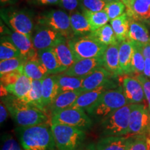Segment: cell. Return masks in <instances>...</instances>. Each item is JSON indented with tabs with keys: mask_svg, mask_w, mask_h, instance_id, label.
I'll return each mask as SVG.
<instances>
[{
	"mask_svg": "<svg viewBox=\"0 0 150 150\" xmlns=\"http://www.w3.org/2000/svg\"><path fill=\"white\" fill-rule=\"evenodd\" d=\"M130 18V17H129ZM129 40L138 44L145 45L150 42L149 31L145 24L139 20L130 18L129 30Z\"/></svg>",
	"mask_w": 150,
	"mask_h": 150,
	"instance_id": "obj_23",
	"label": "cell"
},
{
	"mask_svg": "<svg viewBox=\"0 0 150 150\" xmlns=\"http://www.w3.org/2000/svg\"><path fill=\"white\" fill-rule=\"evenodd\" d=\"M142 52L145 58L150 59V42L146 43L145 45H142Z\"/></svg>",
	"mask_w": 150,
	"mask_h": 150,
	"instance_id": "obj_45",
	"label": "cell"
},
{
	"mask_svg": "<svg viewBox=\"0 0 150 150\" xmlns=\"http://www.w3.org/2000/svg\"><path fill=\"white\" fill-rule=\"evenodd\" d=\"M53 50L55 52L60 63L67 69L72 66L76 62L74 56L68 44L67 39H64L58 43L55 47H54Z\"/></svg>",
	"mask_w": 150,
	"mask_h": 150,
	"instance_id": "obj_29",
	"label": "cell"
},
{
	"mask_svg": "<svg viewBox=\"0 0 150 150\" xmlns=\"http://www.w3.org/2000/svg\"><path fill=\"white\" fill-rule=\"evenodd\" d=\"M148 142H149V150H150V139H148Z\"/></svg>",
	"mask_w": 150,
	"mask_h": 150,
	"instance_id": "obj_52",
	"label": "cell"
},
{
	"mask_svg": "<svg viewBox=\"0 0 150 150\" xmlns=\"http://www.w3.org/2000/svg\"><path fill=\"white\" fill-rule=\"evenodd\" d=\"M131 137L105 136L96 144L98 150H128Z\"/></svg>",
	"mask_w": 150,
	"mask_h": 150,
	"instance_id": "obj_20",
	"label": "cell"
},
{
	"mask_svg": "<svg viewBox=\"0 0 150 150\" xmlns=\"http://www.w3.org/2000/svg\"><path fill=\"white\" fill-rule=\"evenodd\" d=\"M64 39L66 38L56 30L47 26L41 25L37 29L32 41L35 50L39 51L53 48Z\"/></svg>",
	"mask_w": 150,
	"mask_h": 150,
	"instance_id": "obj_10",
	"label": "cell"
},
{
	"mask_svg": "<svg viewBox=\"0 0 150 150\" xmlns=\"http://www.w3.org/2000/svg\"><path fill=\"white\" fill-rule=\"evenodd\" d=\"M32 79L24 74H22L18 81L12 85L4 87L8 93L12 94L17 98L22 99L25 97L31 88Z\"/></svg>",
	"mask_w": 150,
	"mask_h": 150,
	"instance_id": "obj_30",
	"label": "cell"
},
{
	"mask_svg": "<svg viewBox=\"0 0 150 150\" xmlns=\"http://www.w3.org/2000/svg\"><path fill=\"white\" fill-rule=\"evenodd\" d=\"M8 40L12 42L18 48L21 56L25 61L39 58L38 51L35 49L33 41L29 35L16 31L11 33Z\"/></svg>",
	"mask_w": 150,
	"mask_h": 150,
	"instance_id": "obj_12",
	"label": "cell"
},
{
	"mask_svg": "<svg viewBox=\"0 0 150 150\" xmlns=\"http://www.w3.org/2000/svg\"><path fill=\"white\" fill-rule=\"evenodd\" d=\"M102 56L79 60L75 62L72 66L69 67L63 74L67 76L85 77L97 67L102 66Z\"/></svg>",
	"mask_w": 150,
	"mask_h": 150,
	"instance_id": "obj_14",
	"label": "cell"
},
{
	"mask_svg": "<svg viewBox=\"0 0 150 150\" xmlns=\"http://www.w3.org/2000/svg\"><path fill=\"white\" fill-rule=\"evenodd\" d=\"M122 88L129 104H141L145 99L142 86L136 77L125 76L122 79Z\"/></svg>",
	"mask_w": 150,
	"mask_h": 150,
	"instance_id": "obj_13",
	"label": "cell"
},
{
	"mask_svg": "<svg viewBox=\"0 0 150 150\" xmlns=\"http://www.w3.org/2000/svg\"><path fill=\"white\" fill-rule=\"evenodd\" d=\"M104 0H81L82 11L90 12H98L102 11L106 6Z\"/></svg>",
	"mask_w": 150,
	"mask_h": 150,
	"instance_id": "obj_39",
	"label": "cell"
},
{
	"mask_svg": "<svg viewBox=\"0 0 150 150\" xmlns=\"http://www.w3.org/2000/svg\"><path fill=\"white\" fill-rule=\"evenodd\" d=\"M136 77L139 80L143 88L145 93V99L147 102L148 108L150 110V79L145 76L144 74H138Z\"/></svg>",
	"mask_w": 150,
	"mask_h": 150,
	"instance_id": "obj_42",
	"label": "cell"
},
{
	"mask_svg": "<svg viewBox=\"0 0 150 150\" xmlns=\"http://www.w3.org/2000/svg\"><path fill=\"white\" fill-rule=\"evenodd\" d=\"M22 74H23V67L18 70L1 75V86L6 87L14 84Z\"/></svg>",
	"mask_w": 150,
	"mask_h": 150,
	"instance_id": "obj_40",
	"label": "cell"
},
{
	"mask_svg": "<svg viewBox=\"0 0 150 150\" xmlns=\"http://www.w3.org/2000/svg\"><path fill=\"white\" fill-rule=\"evenodd\" d=\"M83 93L81 89L72 91H65L60 93L52 104L49 106L52 115L61 110L70 108L79 97Z\"/></svg>",
	"mask_w": 150,
	"mask_h": 150,
	"instance_id": "obj_19",
	"label": "cell"
},
{
	"mask_svg": "<svg viewBox=\"0 0 150 150\" xmlns=\"http://www.w3.org/2000/svg\"><path fill=\"white\" fill-rule=\"evenodd\" d=\"M39 23L56 30L66 39L74 37L71 27L70 18L63 11L52 10L46 13L41 17Z\"/></svg>",
	"mask_w": 150,
	"mask_h": 150,
	"instance_id": "obj_8",
	"label": "cell"
},
{
	"mask_svg": "<svg viewBox=\"0 0 150 150\" xmlns=\"http://www.w3.org/2000/svg\"><path fill=\"white\" fill-rule=\"evenodd\" d=\"M8 22L16 32L30 36L33 29L31 17L25 12H14L9 16Z\"/></svg>",
	"mask_w": 150,
	"mask_h": 150,
	"instance_id": "obj_18",
	"label": "cell"
},
{
	"mask_svg": "<svg viewBox=\"0 0 150 150\" xmlns=\"http://www.w3.org/2000/svg\"><path fill=\"white\" fill-rule=\"evenodd\" d=\"M23 74L32 80H42L49 76L40 59L28 60L23 65Z\"/></svg>",
	"mask_w": 150,
	"mask_h": 150,
	"instance_id": "obj_26",
	"label": "cell"
},
{
	"mask_svg": "<svg viewBox=\"0 0 150 150\" xmlns=\"http://www.w3.org/2000/svg\"><path fill=\"white\" fill-rule=\"evenodd\" d=\"M149 115H150V110H149Z\"/></svg>",
	"mask_w": 150,
	"mask_h": 150,
	"instance_id": "obj_54",
	"label": "cell"
},
{
	"mask_svg": "<svg viewBox=\"0 0 150 150\" xmlns=\"http://www.w3.org/2000/svg\"><path fill=\"white\" fill-rule=\"evenodd\" d=\"M41 4L43 5H50V4H59L61 0H38Z\"/></svg>",
	"mask_w": 150,
	"mask_h": 150,
	"instance_id": "obj_48",
	"label": "cell"
},
{
	"mask_svg": "<svg viewBox=\"0 0 150 150\" xmlns=\"http://www.w3.org/2000/svg\"><path fill=\"white\" fill-rule=\"evenodd\" d=\"M1 150H24L22 145L11 135H4L1 139Z\"/></svg>",
	"mask_w": 150,
	"mask_h": 150,
	"instance_id": "obj_41",
	"label": "cell"
},
{
	"mask_svg": "<svg viewBox=\"0 0 150 150\" xmlns=\"http://www.w3.org/2000/svg\"><path fill=\"white\" fill-rule=\"evenodd\" d=\"M126 13L131 18L139 21L150 20V0H131Z\"/></svg>",
	"mask_w": 150,
	"mask_h": 150,
	"instance_id": "obj_21",
	"label": "cell"
},
{
	"mask_svg": "<svg viewBox=\"0 0 150 150\" xmlns=\"http://www.w3.org/2000/svg\"><path fill=\"white\" fill-rule=\"evenodd\" d=\"M75 61L102 57L107 46L94 38L91 34L67 39Z\"/></svg>",
	"mask_w": 150,
	"mask_h": 150,
	"instance_id": "obj_5",
	"label": "cell"
},
{
	"mask_svg": "<svg viewBox=\"0 0 150 150\" xmlns=\"http://www.w3.org/2000/svg\"><path fill=\"white\" fill-rule=\"evenodd\" d=\"M22 57L20 52L18 48L8 40H4L1 42L0 45V60L13 59V58Z\"/></svg>",
	"mask_w": 150,
	"mask_h": 150,
	"instance_id": "obj_35",
	"label": "cell"
},
{
	"mask_svg": "<svg viewBox=\"0 0 150 150\" xmlns=\"http://www.w3.org/2000/svg\"><path fill=\"white\" fill-rule=\"evenodd\" d=\"M130 18L127 13L110 20L111 27L115 33L118 42L129 40V30Z\"/></svg>",
	"mask_w": 150,
	"mask_h": 150,
	"instance_id": "obj_27",
	"label": "cell"
},
{
	"mask_svg": "<svg viewBox=\"0 0 150 150\" xmlns=\"http://www.w3.org/2000/svg\"><path fill=\"white\" fill-rule=\"evenodd\" d=\"M134 47V56H133V67H134V74H143L145 70V58L142 52V45L133 42Z\"/></svg>",
	"mask_w": 150,
	"mask_h": 150,
	"instance_id": "obj_34",
	"label": "cell"
},
{
	"mask_svg": "<svg viewBox=\"0 0 150 150\" xmlns=\"http://www.w3.org/2000/svg\"><path fill=\"white\" fill-rule=\"evenodd\" d=\"M150 115L149 108L144 104H132L129 118V134L145 135L149 132Z\"/></svg>",
	"mask_w": 150,
	"mask_h": 150,
	"instance_id": "obj_9",
	"label": "cell"
},
{
	"mask_svg": "<svg viewBox=\"0 0 150 150\" xmlns=\"http://www.w3.org/2000/svg\"><path fill=\"white\" fill-rule=\"evenodd\" d=\"M143 74L150 79V59L149 58H145V70H144Z\"/></svg>",
	"mask_w": 150,
	"mask_h": 150,
	"instance_id": "obj_46",
	"label": "cell"
},
{
	"mask_svg": "<svg viewBox=\"0 0 150 150\" xmlns=\"http://www.w3.org/2000/svg\"><path fill=\"white\" fill-rule=\"evenodd\" d=\"M11 0H1V3H6V2H8L10 1Z\"/></svg>",
	"mask_w": 150,
	"mask_h": 150,
	"instance_id": "obj_51",
	"label": "cell"
},
{
	"mask_svg": "<svg viewBox=\"0 0 150 150\" xmlns=\"http://www.w3.org/2000/svg\"><path fill=\"white\" fill-rule=\"evenodd\" d=\"M125 6L121 1H115L107 3L104 10L107 13L110 20H113L124 13L125 10Z\"/></svg>",
	"mask_w": 150,
	"mask_h": 150,
	"instance_id": "obj_37",
	"label": "cell"
},
{
	"mask_svg": "<svg viewBox=\"0 0 150 150\" xmlns=\"http://www.w3.org/2000/svg\"><path fill=\"white\" fill-rule=\"evenodd\" d=\"M16 133L24 150H54L56 143L51 126L47 123L33 127L16 129Z\"/></svg>",
	"mask_w": 150,
	"mask_h": 150,
	"instance_id": "obj_1",
	"label": "cell"
},
{
	"mask_svg": "<svg viewBox=\"0 0 150 150\" xmlns=\"http://www.w3.org/2000/svg\"><path fill=\"white\" fill-rule=\"evenodd\" d=\"M51 124L68 125L81 130H88L92 126V120L85 110L79 108H69L52 115Z\"/></svg>",
	"mask_w": 150,
	"mask_h": 150,
	"instance_id": "obj_7",
	"label": "cell"
},
{
	"mask_svg": "<svg viewBox=\"0 0 150 150\" xmlns=\"http://www.w3.org/2000/svg\"><path fill=\"white\" fill-rule=\"evenodd\" d=\"M42 103L45 107H49L59 95V87L56 75L47 76L42 80Z\"/></svg>",
	"mask_w": 150,
	"mask_h": 150,
	"instance_id": "obj_24",
	"label": "cell"
},
{
	"mask_svg": "<svg viewBox=\"0 0 150 150\" xmlns=\"http://www.w3.org/2000/svg\"><path fill=\"white\" fill-rule=\"evenodd\" d=\"M25 63L22 57L13 58V59L4 60L0 62V74H6L22 68Z\"/></svg>",
	"mask_w": 150,
	"mask_h": 150,
	"instance_id": "obj_36",
	"label": "cell"
},
{
	"mask_svg": "<svg viewBox=\"0 0 150 150\" xmlns=\"http://www.w3.org/2000/svg\"><path fill=\"white\" fill-rule=\"evenodd\" d=\"M58 85L59 87V93L65 91H72L81 89L83 77L72 76L61 74L56 75Z\"/></svg>",
	"mask_w": 150,
	"mask_h": 150,
	"instance_id": "obj_31",
	"label": "cell"
},
{
	"mask_svg": "<svg viewBox=\"0 0 150 150\" xmlns=\"http://www.w3.org/2000/svg\"><path fill=\"white\" fill-rule=\"evenodd\" d=\"M148 133H149V136H150V127H149V132H148Z\"/></svg>",
	"mask_w": 150,
	"mask_h": 150,
	"instance_id": "obj_53",
	"label": "cell"
},
{
	"mask_svg": "<svg viewBox=\"0 0 150 150\" xmlns=\"http://www.w3.org/2000/svg\"><path fill=\"white\" fill-rule=\"evenodd\" d=\"M71 27L74 36L88 35L92 32L90 24L83 14L78 11H72L70 13Z\"/></svg>",
	"mask_w": 150,
	"mask_h": 150,
	"instance_id": "obj_28",
	"label": "cell"
},
{
	"mask_svg": "<svg viewBox=\"0 0 150 150\" xmlns=\"http://www.w3.org/2000/svg\"><path fill=\"white\" fill-rule=\"evenodd\" d=\"M61 1L62 6L70 12L74 11L79 5L78 0H61Z\"/></svg>",
	"mask_w": 150,
	"mask_h": 150,
	"instance_id": "obj_43",
	"label": "cell"
},
{
	"mask_svg": "<svg viewBox=\"0 0 150 150\" xmlns=\"http://www.w3.org/2000/svg\"><path fill=\"white\" fill-rule=\"evenodd\" d=\"M120 1L122 3H124V4L126 6V8H127V7H129V5H130L131 0H120Z\"/></svg>",
	"mask_w": 150,
	"mask_h": 150,
	"instance_id": "obj_49",
	"label": "cell"
},
{
	"mask_svg": "<svg viewBox=\"0 0 150 150\" xmlns=\"http://www.w3.org/2000/svg\"><path fill=\"white\" fill-rule=\"evenodd\" d=\"M116 76L106 70L104 67L101 66L95 69L93 72L83 77L81 90L88 92L97 89L104 86L112 85L111 79Z\"/></svg>",
	"mask_w": 150,
	"mask_h": 150,
	"instance_id": "obj_11",
	"label": "cell"
},
{
	"mask_svg": "<svg viewBox=\"0 0 150 150\" xmlns=\"http://www.w3.org/2000/svg\"><path fill=\"white\" fill-rule=\"evenodd\" d=\"M50 126L59 150H76L85 139V132L80 129L60 124Z\"/></svg>",
	"mask_w": 150,
	"mask_h": 150,
	"instance_id": "obj_6",
	"label": "cell"
},
{
	"mask_svg": "<svg viewBox=\"0 0 150 150\" xmlns=\"http://www.w3.org/2000/svg\"><path fill=\"white\" fill-rule=\"evenodd\" d=\"M76 150H98L96 145L94 143H89L88 145L80 146Z\"/></svg>",
	"mask_w": 150,
	"mask_h": 150,
	"instance_id": "obj_47",
	"label": "cell"
},
{
	"mask_svg": "<svg viewBox=\"0 0 150 150\" xmlns=\"http://www.w3.org/2000/svg\"><path fill=\"white\" fill-rule=\"evenodd\" d=\"M20 99L25 104L31 105L45 112V107L42 103V80H33L31 90L25 97Z\"/></svg>",
	"mask_w": 150,
	"mask_h": 150,
	"instance_id": "obj_25",
	"label": "cell"
},
{
	"mask_svg": "<svg viewBox=\"0 0 150 150\" xmlns=\"http://www.w3.org/2000/svg\"><path fill=\"white\" fill-rule=\"evenodd\" d=\"M119 46L120 43L108 46L102 56V66L115 76L123 75L120 66Z\"/></svg>",
	"mask_w": 150,
	"mask_h": 150,
	"instance_id": "obj_15",
	"label": "cell"
},
{
	"mask_svg": "<svg viewBox=\"0 0 150 150\" xmlns=\"http://www.w3.org/2000/svg\"><path fill=\"white\" fill-rule=\"evenodd\" d=\"M94 38L106 46L119 43L116 38L115 34L113 29L109 24H106L96 31H93L90 33Z\"/></svg>",
	"mask_w": 150,
	"mask_h": 150,
	"instance_id": "obj_32",
	"label": "cell"
},
{
	"mask_svg": "<svg viewBox=\"0 0 150 150\" xmlns=\"http://www.w3.org/2000/svg\"><path fill=\"white\" fill-rule=\"evenodd\" d=\"M4 104L18 127H29L45 124L48 117L45 112L37 107L22 102L19 98H8Z\"/></svg>",
	"mask_w": 150,
	"mask_h": 150,
	"instance_id": "obj_2",
	"label": "cell"
},
{
	"mask_svg": "<svg viewBox=\"0 0 150 150\" xmlns=\"http://www.w3.org/2000/svg\"><path fill=\"white\" fill-rule=\"evenodd\" d=\"M8 109H7L6 106H5L4 104L1 103V106H0V122L2 124L6 121L8 117Z\"/></svg>",
	"mask_w": 150,
	"mask_h": 150,
	"instance_id": "obj_44",
	"label": "cell"
},
{
	"mask_svg": "<svg viewBox=\"0 0 150 150\" xmlns=\"http://www.w3.org/2000/svg\"><path fill=\"white\" fill-rule=\"evenodd\" d=\"M132 104H127L101 120L104 136H123L129 134V118Z\"/></svg>",
	"mask_w": 150,
	"mask_h": 150,
	"instance_id": "obj_4",
	"label": "cell"
},
{
	"mask_svg": "<svg viewBox=\"0 0 150 150\" xmlns=\"http://www.w3.org/2000/svg\"><path fill=\"white\" fill-rule=\"evenodd\" d=\"M38 56L41 63L47 71L49 75H56L59 73H63L67 70L66 67L60 63L53 48L39 50Z\"/></svg>",
	"mask_w": 150,
	"mask_h": 150,
	"instance_id": "obj_16",
	"label": "cell"
},
{
	"mask_svg": "<svg viewBox=\"0 0 150 150\" xmlns=\"http://www.w3.org/2000/svg\"><path fill=\"white\" fill-rule=\"evenodd\" d=\"M134 47L132 41L127 40L120 43L119 59L120 66L123 75L134 74L133 67V56Z\"/></svg>",
	"mask_w": 150,
	"mask_h": 150,
	"instance_id": "obj_17",
	"label": "cell"
},
{
	"mask_svg": "<svg viewBox=\"0 0 150 150\" xmlns=\"http://www.w3.org/2000/svg\"><path fill=\"white\" fill-rule=\"evenodd\" d=\"M83 11L84 16L87 18L89 22L92 32L106 25L108 20H110L104 10L98 11V12H90V11Z\"/></svg>",
	"mask_w": 150,
	"mask_h": 150,
	"instance_id": "obj_33",
	"label": "cell"
},
{
	"mask_svg": "<svg viewBox=\"0 0 150 150\" xmlns=\"http://www.w3.org/2000/svg\"><path fill=\"white\" fill-rule=\"evenodd\" d=\"M128 150H149L148 138L145 135H136L132 136Z\"/></svg>",
	"mask_w": 150,
	"mask_h": 150,
	"instance_id": "obj_38",
	"label": "cell"
},
{
	"mask_svg": "<svg viewBox=\"0 0 150 150\" xmlns=\"http://www.w3.org/2000/svg\"><path fill=\"white\" fill-rule=\"evenodd\" d=\"M129 104L123 92L122 87L108 89L103 94L95 104L87 108L88 115L101 120L112 112Z\"/></svg>",
	"mask_w": 150,
	"mask_h": 150,
	"instance_id": "obj_3",
	"label": "cell"
},
{
	"mask_svg": "<svg viewBox=\"0 0 150 150\" xmlns=\"http://www.w3.org/2000/svg\"><path fill=\"white\" fill-rule=\"evenodd\" d=\"M119 1V0H104V1L106 2V4L107 3H110V2H112V1Z\"/></svg>",
	"mask_w": 150,
	"mask_h": 150,
	"instance_id": "obj_50",
	"label": "cell"
},
{
	"mask_svg": "<svg viewBox=\"0 0 150 150\" xmlns=\"http://www.w3.org/2000/svg\"><path fill=\"white\" fill-rule=\"evenodd\" d=\"M110 86H104L93 91L84 92L78 97L70 108H79L86 110L96 103L100 97Z\"/></svg>",
	"mask_w": 150,
	"mask_h": 150,
	"instance_id": "obj_22",
	"label": "cell"
}]
</instances>
